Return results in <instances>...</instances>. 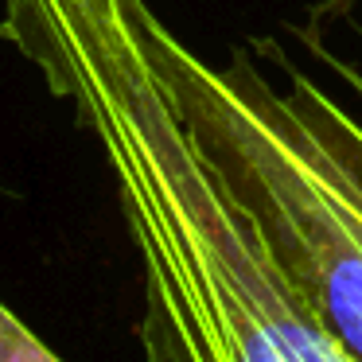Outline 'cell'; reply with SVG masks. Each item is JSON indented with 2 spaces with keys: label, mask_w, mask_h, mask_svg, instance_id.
Listing matches in <instances>:
<instances>
[{
  "label": "cell",
  "mask_w": 362,
  "mask_h": 362,
  "mask_svg": "<svg viewBox=\"0 0 362 362\" xmlns=\"http://www.w3.org/2000/svg\"><path fill=\"white\" fill-rule=\"evenodd\" d=\"M152 51L191 141L281 276L343 358L362 362V125L300 74L273 90L242 51L206 66L160 20Z\"/></svg>",
  "instance_id": "1"
},
{
  "label": "cell",
  "mask_w": 362,
  "mask_h": 362,
  "mask_svg": "<svg viewBox=\"0 0 362 362\" xmlns=\"http://www.w3.org/2000/svg\"><path fill=\"white\" fill-rule=\"evenodd\" d=\"M8 43L55 98L78 110L110 160H125L172 117L144 0H4Z\"/></svg>",
  "instance_id": "2"
},
{
  "label": "cell",
  "mask_w": 362,
  "mask_h": 362,
  "mask_svg": "<svg viewBox=\"0 0 362 362\" xmlns=\"http://www.w3.org/2000/svg\"><path fill=\"white\" fill-rule=\"evenodd\" d=\"M4 358H43V362H51L55 354H51L35 335H28L24 323H16V315L0 304V362Z\"/></svg>",
  "instance_id": "3"
},
{
  "label": "cell",
  "mask_w": 362,
  "mask_h": 362,
  "mask_svg": "<svg viewBox=\"0 0 362 362\" xmlns=\"http://www.w3.org/2000/svg\"><path fill=\"white\" fill-rule=\"evenodd\" d=\"M0 35H4V40H8V24H4V20H0Z\"/></svg>",
  "instance_id": "4"
}]
</instances>
